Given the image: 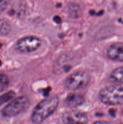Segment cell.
I'll return each instance as SVG.
<instances>
[{"mask_svg":"<svg viewBox=\"0 0 123 124\" xmlns=\"http://www.w3.org/2000/svg\"><path fill=\"white\" fill-rule=\"evenodd\" d=\"M59 98L57 96L48 97L41 101L34 108L31 121L34 124H41L57 109Z\"/></svg>","mask_w":123,"mask_h":124,"instance_id":"obj_1","label":"cell"},{"mask_svg":"<svg viewBox=\"0 0 123 124\" xmlns=\"http://www.w3.org/2000/svg\"><path fill=\"white\" fill-rule=\"evenodd\" d=\"M98 99L102 104L110 106L123 104V87L118 85L105 87L100 91Z\"/></svg>","mask_w":123,"mask_h":124,"instance_id":"obj_2","label":"cell"},{"mask_svg":"<svg viewBox=\"0 0 123 124\" xmlns=\"http://www.w3.org/2000/svg\"><path fill=\"white\" fill-rule=\"evenodd\" d=\"M29 105V99L26 96H21L12 99L2 109L1 113L4 117H14L26 111Z\"/></svg>","mask_w":123,"mask_h":124,"instance_id":"obj_3","label":"cell"},{"mask_svg":"<svg viewBox=\"0 0 123 124\" xmlns=\"http://www.w3.org/2000/svg\"><path fill=\"white\" fill-rule=\"evenodd\" d=\"M90 80V76L88 73L84 71H77L70 75L66 79L65 85L69 90H78L85 88Z\"/></svg>","mask_w":123,"mask_h":124,"instance_id":"obj_4","label":"cell"},{"mask_svg":"<svg viewBox=\"0 0 123 124\" xmlns=\"http://www.w3.org/2000/svg\"><path fill=\"white\" fill-rule=\"evenodd\" d=\"M42 41L39 37L28 35L19 38L14 44L16 50L20 53H30L37 50L41 46Z\"/></svg>","mask_w":123,"mask_h":124,"instance_id":"obj_5","label":"cell"},{"mask_svg":"<svg viewBox=\"0 0 123 124\" xmlns=\"http://www.w3.org/2000/svg\"><path fill=\"white\" fill-rule=\"evenodd\" d=\"M62 121L65 124H86L88 117L87 114L83 111L71 110L63 115Z\"/></svg>","mask_w":123,"mask_h":124,"instance_id":"obj_6","label":"cell"},{"mask_svg":"<svg viewBox=\"0 0 123 124\" xmlns=\"http://www.w3.org/2000/svg\"><path fill=\"white\" fill-rule=\"evenodd\" d=\"M109 59L118 62H123V43L117 42L110 45L106 50Z\"/></svg>","mask_w":123,"mask_h":124,"instance_id":"obj_7","label":"cell"},{"mask_svg":"<svg viewBox=\"0 0 123 124\" xmlns=\"http://www.w3.org/2000/svg\"><path fill=\"white\" fill-rule=\"evenodd\" d=\"M84 102V98L79 93H71L64 101V105L68 107H77L82 105Z\"/></svg>","mask_w":123,"mask_h":124,"instance_id":"obj_8","label":"cell"},{"mask_svg":"<svg viewBox=\"0 0 123 124\" xmlns=\"http://www.w3.org/2000/svg\"><path fill=\"white\" fill-rule=\"evenodd\" d=\"M71 58L68 56L67 55L62 56L60 58H59L57 61L55 62L54 69L55 72L57 73H63V72H67L69 70H71Z\"/></svg>","mask_w":123,"mask_h":124,"instance_id":"obj_9","label":"cell"},{"mask_svg":"<svg viewBox=\"0 0 123 124\" xmlns=\"http://www.w3.org/2000/svg\"><path fill=\"white\" fill-rule=\"evenodd\" d=\"M110 79L116 83L123 84V66L114 69L110 75Z\"/></svg>","mask_w":123,"mask_h":124,"instance_id":"obj_10","label":"cell"},{"mask_svg":"<svg viewBox=\"0 0 123 124\" xmlns=\"http://www.w3.org/2000/svg\"><path fill=\"white\" fill-rule=\"evenodd\" d=\"M10 31L11 25L10 23L6 19H0V36H6Z\"/></svg>","mask_w":123,"mask_h":124,"instance_id":"obj_11","label":"cell"},{"mask_svg":"<svg viewBox=\"0 0 123 124\" xmlns=\"http://www.w3.org/2000/svg\"><path fill=\"white\" fill-rule=\"evenodd\" d=\"M14 96H15V93L13 91L8 92L0 96V106L7 102H10Z\"/></svg>","mask_w":123,"mask_h":124,"instance_id":"obj_12","label":"cell"},{"mask_svg":"<svg viewBox=\"0 0 123 124\" xmlns=\"http://www.w3.org/2000/svg\"><path fill=\"white\" fill-rule=\"evenodd\" d=\"M9 85V79L7 75L0 73V93L4 91Z\"/></svg>","mask_w":123,"mask_h":124,"instance_id":"obj_13","label":"cell"},{"mask_svg":"<svg viewBox=\"0 0 123 124\" xmlns=\"http://www.w3.org/2000/svg\"><path fill=\"white\" fill-rule=\"evenodd\" d=\"M8 5V1H0V14L3 13L6 8H7Z\"/></svg>","mask_w":123,"mask_h":124,"instance_id":"obj_14","label":"cell"},{"mask_svg":"<svg viewBox=\"0 0 123 124\" xmlns=\"http://www.w3.org/2000/svg\"><path fill=\"white\" fill-rule=\"evenodd\" d=\"M92 124H111L109 122H107V121H96V122H94Z\"/></svg>","mask_w":123,"mask_h":124,"instance_id":"obj_15","label":"cell"}]
</instances>
